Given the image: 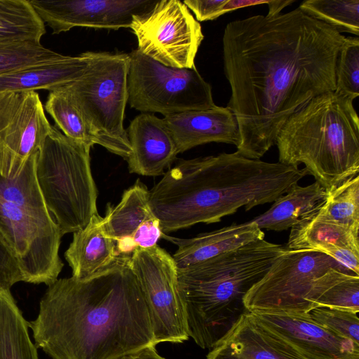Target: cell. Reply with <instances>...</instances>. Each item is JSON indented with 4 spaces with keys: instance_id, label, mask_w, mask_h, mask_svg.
I'll use <instances>...</instances> for the list:
<instances>
[{
    "instance_id": "obj_9",
    "label": "cell",
    "mask_w": 359,
    "mask_h": 359,
    "mask_svg": "<svg viewBox=\"0 0 359 359\" xmlns=\"http://www.w3.org/2000/svg\"><path fill=\"white\" fill-rule=\"evenodd\" d=\"M128 102L142 113L164 116L214 107L212 87L196 67H167L142 53H128Z\"/></svg>"
},
{
    "instance_id": "obj_23",
    "label": "cell",
    "mask_w": 359,
    "mask_h": 359,
    "mask_svg": "<svg viewBox=\"0 0 359 359\" xmlns=\"http://www.w3.org/2000/svg\"><path fill=\"white\" fill-rule=\"evenodd\" d=\"M263 214L250 220L260 229L280 231L292 228L322 205L327 192L318 182L294 185Z\"/></svg>"
},
{
    "instance_id": "obj_37",
    "label": "cell",
    "mask_w": 359,
    "mask_h": 359,
    "mask_svg": "<svg viewBox=\"0 0 359 359\" xmlns=\"http://www.w3.org/2000/svg\"><path fill=\"white\" fill-rule=\"evenodd\" d=\"M269 0H226L223 8V13L231 12L241 8L260 4H266Z\"/></svg>"
},
{
    "instance_id": "obj_36",
    "label": "cell",
    "mask_w": 359,
    "mask_h": 359,
    "mask_svg": "<svg viewBox=\"0 0 359 359\" xmlns=\"http://www.w3.org/2000/svg\"><path fill=\"white\" fill-rule=\"evenodd\" d=\"M118 359H166L161 356L156 349V345L145 346L138 351L128 353Z\"/></svg>"
},
{
    "instance_id": "obj_32",
    "label": "cell",
    "mask_w": 359,
    "mask_h": 359,
    "mask_svg": "<svg viewBox=\"0 0 359 359\" xmlns=\"http://www.w3.org/2000/svg\"><path fill=\"white\" fill-rule=\"evenodd\" d=\"M353 99L359 95V39L346 37L336 65V90Z\"/></svg>"
},
{
    "instance_id": "obj_4",
    "label": "cell",
    "mask_w": 359,
    "mask_h": 359,
    "mask_svg": "<svg viewBox=\"0 0 359 359\" xmlns=\"http://www.w3.org/2000/svg\"><path fill=\"white\" fill-rule=\"evenodd\" d=\"M285 247L262 239L184 269L178 288L189 337L212 348L245 313L244 297Z\"/></svg>"
},
{
    "instance_id": "obj_22",
    "label": "cell",
    "mask_w": 359,
    "mask_h": 359,
    "mask_svg": "<svg viewBox=\"0 0 359 359\" xmlns=\"http://www.w3.org/2000/svg\"><path fill=\"white\" fill-rule=\"evenodd\" d=\"M88 67L84 53L32 65L0 76V92L53 90L81 77Z\"/></svg>"
},
{
    "instance_id": "obj_26",
    "label": "cell",
    "mask_w": 359,
    "mask_h": 359,
    "mask_svg": "<svg viewBox=\"0 0 359 359\" xmlns=\"http://www.w3.org/2000/svg\"><path fill=\"white\" fill-rule=\"evenodd\" d=\"M306 301L310 310L325 306L359 312V276L330 268L313 281Z\"/></svg>"
},
{
    "instance_id": "obj_27",
    "label": "cell",
    "mask_w": 359,
    "mask_h": 359,
    "mask_svg": "<svg viewBox=\"0 0 359 359\" xmlns=\"http://www.w3.org/2000/svg\"><path fill=\"white\" fill-rule=\"evenodd\" d=\"M45 24L28 0H0V43H41Z\"/></svg>"
},
{
    "instance_id": "obj_38",
    "label": "cell",
    "mask_w": 359,
    "mask_h": 359,
    "mask_svg": "<svg viewBox=\"0 0 359 359\" xmlns=\"http://www.w3.org/2000/svg\"><path fill=\"white\" fill-rule=\"evenodd\" d=\"M294 0H273L268 1L269 12L267 17H273L279 15L281 11L286 6L294 2Z\"/></svg>"
},
{
    "instance_id": "obj_31",
    "label": "cell",
    "mask_w": 359,
    "mask_h": 359,
    "mask_svg": "<svg viewBox=\"0 0 359 359\" xmlns=\"http://www.w3.org/2000/svg\"><path fill=\"white\" fill-rule=\"evenodd\" d=\"M65 57V55L45 48L41 43L25 41L0 43V76Z\"/></svg>"
},
{
    "instance_id": "obj_7",
    "label": "cell",
    "mask_w": 359,
    "mask_h": 359,
    "mask_svg": "<svg viewBox=\"0 0 359 359\" xmlns=\"http://www.w3.org/2000/svg\"><path fill=\"white\" fill-rule=\"evenodd\" d=\"M90 148L53 126L38 151L37 182L46 208L62 236L84 229L98 213Z\"/></svg>"
},
{
    "instance_id": "obj_2",
    "label": "cell",
    "mask_w": 359,
    "mask_h": 359,
    "mask_svg": "<svg viewBox=\"0 0 359 359\" xmlns=\"http://www.w3.org/2000/svg\"><path fill=\"white\" fill-rule=\"evenodd\" d=\"M130 257L118 255L87 280L57 278L48 285L29 322L36 348L52 359H118L156 345Z\"/></svg>"
},
{
    "instance_id": "obj_1",
    "label": "cell",
    "mask_w": 359,
    "mask_h": 359,
    "mask_svg": "<svg viewBox=\"0 0 359 359\" xmlns=\"http://www.w3.org/2000/svg\"><path fill=\"white\" fill-rule=\"evenodd\" d=\"M345 39L299 8L226 25L223 64L231 91L226 107L241 138L236 152L259 159L292 114L313 97L336 90L337 60Z\"/></svg>"
},
{
    "instance_id": "obj_30",
    "label": "cell",
    "mask_w": 359,
    "mask_h": 359,
    "mask_svg": "<svg viewBox=\"0 0 359 359\" xmlns=\"http://www.w3.org/2000/svg\"><path fill=\"white\" fill-rule=\"evenodd\" d=\"M298 8L340 33L359 34V0H307Z\"/></svg>"
},
{
    "instance_id": "obj_13",
    "label": "cell",
    "mask_w": 359,
    "mask_h": 359,
    "mask_svg": "<svg viewBox=\"0 0 359 359\" xmlns=\"http://www.w3.org/2000/svg\"><path fill=\"white\" fill-rule=\"evenodd\" d=\"M53 126L36 91L0 92V174L19 175Z\"/></svg>"
},
{
    "instance_id": "obj_28",
    "label": "cell",
    "mask_w": 359,
    "mask_h": 359,
    "mask_svg": "<svg viewBox=\"0 0 359 359\" xmlns=\"http://www.w3.org/2000/svg\"><path fill=\"white\" fill-rule=\"evenodd\" d=\"M45 109L66 137L91 147L97 144L81 113L63 86L50 91Z\"/></svg>"
},
{
    "instance_id": "obj_34",
    "label": "cell",
    "mask_w": 359,
    "mask_h": 359,
    "mask_svg": "<svg viewBox=\"0 0 359 359\" xmlns=\"http://www.w3.org/2000/svg\"><path fill=\"white\" fill-rule=\"evenodd\" d=\"M20 281H22L20 268L9 250L0 240V286L11 288Z\"/></svg>"
},
{
    "instance_id": "obj_20",
    "label": "cell",
    "mask_w": 359,
    "mask_h": 359,
    "mask_svg": "<svg viewBox=\"0 0 359 359\" xmlns=\"http://www.w3.org/2000/svg\"><path fill=\"white\" fill-rule=\"evenodd\" d=\"M177 247L172 255L177 269H184L233 250L250 242L264 238V233L250 221L233 224L222 229L202 233L189 238L163 233L162 237Z\"/></svg>"
},
{
    "instance_id": "obj_11",
    "label": "cell",
    "mask_w": 359,
    "mask_h": 359,
    "mask_svg": "<svg viewBox=\"0 0 359 359\" xmlns=\"http://www.w3.org/2000/svg\"><path fill=\"white\" fill-rule=\"evenodd\" d=\"M129 264L149 310L154 344L188 340L178 269L172 256L158 245L137 248L130 255Z\"/></svg>"
},
{
    "instance_id": "obj_5",
    "label": "cell",
    "mask_w": 359,
    "mask_h": 359,
    "mask_svg": "<svg viewBox=\"0 0 359 359\" xmlns=\"http://www.w3.org/2000/svg\"><path fill=\"white\" fill-rule=\"evenodd\" d=\"M354 99L329 91L292 114L276 139L280 163L305 165L326 191L359 172V118Z\"/></svg>"
},
{
    "instance_id": "obj_29",
    "label": "cell",
    "mask_w": 359,
    "mask_h": 359,
    "mask_svg": "<svg viewBox=\"0 0 359 359\" xmlns=\"http://www.w3.org/2000/svg\"><path fill=\"white\" fill-rule=\"evenodd\" d=\"M327 192L325 201L315 214L359 230V175L346 180Z\"/></svg>"
},
{
    "instance_id": "obj_12",
    "label": "cell",
    "mask_w": 359,
    "mask_h": 359,
    "mask_svg": "<svg viewBox=\"0 0 359 359\" xmlns=\"http://www.w3.org/2000/svg\"><path fill=\"white\" fill-rule=\"evenodd\" d=\"M130 28L144 55L167 67H196L204 36L201 24L183 1L158 0L150 12L133 16Z\"/></svg>"
},
{
    "instance_id": "obj_24",
    "label": "cell",
    "mask_w": 359,
    "mask_h": 359,
    "mask_svg": "<svg viewBox=\"0 0 359 359\" xmlns=\"http://www.w3.org/2000/svg\"><path fill=\"white\" fill-rule=\"evenodd\" d=\"M359 230L323 219L313 212L291 228L286 248L318 251L329 245L359 251Z\"/></svg>"
},
{
    "instance_id": "obj_3",
    "label": "cell",
    "mask_w": 359,
    "mask_h": 359,
    "mask_svg": "<svg viewBox=\"0 0 359 359\" xmlns=\"http://www.w3.org/2000/svg\"><path fill=\"white\" fill-rule=\"evenodd\" d=\"M307 175L237 152L182 159L149 190V204L165 233L273 202Z\"/></svg>"
},
{
    "instance_id": "obj_6",
    "label": "cell",
    "mask_w": 359,
    "mask_h": 359,
    "mask_svg": "<svg viewBox=\"0 0 359 359\" xmlns=\"http://www.w3.org/2000/svg\"><path fill=\"white\" fill-rule=\"evenodd\" d=\"M37 153L13 179L0 174V240L16 261L22 281L47 286L64 266L62 235L48 212L36 176Z\"/></svg>"
},
{
    "instance_id": "obj_18",
    "label": "cell",
    "mask_w": 359,
    "mask_h": 359,
    "mask_svg": "<svg viewBox=\"0 0 359 359\" xmlns=\"http://www.w3.org/2000/svg\"><path fill=\"white\" fill-rule=\"evenodd\" d=\"M207 359H304L250 312L243 313Z\"/></svg>"
},
{
    "instance_id": "obj_21",
    "label": "cell",
    "mask_w": 359,
    "mask_h": 359,
    "mask_svg": "<svg viewBox=\"0 0 359 359\" xmlns=\"http://www.w3.org/2000/svg\"><path fill=\"white\" fill-rule=\"evenodd\" d=\"M102 219L97 213L84 229L73 233L65 258L75 279L84 280L100 273L120 255L116 242L104 232Z\"/></svg>"
},
{
    "instance_id": "obj_35",
    "label": "cell",
    "mask_w": 359,
    "mask_h": 359,
    "mask_svg": "<svg viewBox=\"0 0 359 359\" xmlns=\"http://www.w3.org/2000/svg\"><path fill=\"white\" fill-rule=\"evenodd\" d=\"M226 0H185L183 3L191 10L198 22L215 20L222 15Z\"/></svg>"
},
{
    "instance_id": "obj_33",
    "label": "cell",
    "mask_w": 359,
    "mask_h": 359,
    "mask_svg": "<svg viewBox=\"0 0 359 359\" xmlns=\"http://www.w3.org/2000/svg\"><path fill=\"white\" fill-rule=\"evenodd\" d=\"M307 314L313 322L326 330L359 344L358 312L318 306L310 310Z\"/></svg>"
},
{
    "instance_id": "obj_17",
    "label": "cell",
    "mask_w": 359,
    "mask_h": 359,
    "mask_svg": "<svg viewBox=\"0 0 359 359\" xmlns=\"http://www.w3.org/2000/svg\"><path fill=\"white\" fill-rule=\"evenodd\" d=\"M126 132L131 147L126 160L129 172L150 177L164 175L179 153L163 119L141 113L130 122Z\"/></svg>"
},
{
    "instance_id": "obj_15",
    "label": "cell",
    "mask_w": 359,
    "mask_h": 359,
    "mask_svg": "<svg viewBox=\"0 0 359 359\" xmlns=\"http://www.w3.org/2000/svg\"><path fill=\"white\" fill-rule=\"evenodd\" d=\"M149 189L140 180L126 189L116 205L107 204L102 219L105 235L116 244L119 255L157 245L162 237L159 220L149 204Z\"/></svg>"
},
{
    "instance_id": "obj_19",
    "label": "cell",
    "mask_w": 359,
    "mask_h": 359,
    "mask_svg": "<svg viewBox=\"0 0 359 359\" xmlns=\"http://www.w3.org/2000/svg\"><path fill=\"white\" fill-rule=\"evenodd\" d=\"M163 119L175 142L178 153L209 142L236 147L240 143L237 120L227 107L216 105L208 109L166 116Z\"/></svg>"
},
{
    "instance_id": "obj_25",
    "label": "cell",
    "mask_w": 359,
    "mask_h": 359,
    "mask_svg": "<svg viewBox=\"0 0 359 359\" xmlns=\"http://www.w3.org/2000/svg\"><path fill=\"white\" fill-rule=\"evenodd\" d=\"M28 328L11 288L0 286V359H39Z\"/></svg>"
},
{
    "instance_id": "obj_16",
    "label": "cell",
    "mask_w": 359,
    "mask_h": 359,
    "mask_svg": "<svg viewBox=\"0 0 359 359\" xmlns=\"http://www.w3.org/2000/svg\"><path fill=\"white\" fill-rule=\"evenodd\" d=\"M252 313L304 359H359V344L326 330L308 314Z\"/></svg>"
},
{
    "instance_id": "obj_10",
    "label": "cell",
    "mask_w": 359,
    "mask_h": 359,
    "mask_svg": "<svg viewBox=\"0 0 359 359\" xmlns=\"http://www.w3.org/2000/svg\"><path fill=\"white\" fill-rule=\"evenodd\" d=\"M330 268L353 273L320 252L286 248L248 292L245 307L250 313L307 314L310 308L306 297L313 281Z\"/></svg>"
},
{
    "instance_id": "obj_8",
    "label": "cell",
    "mask_w": 359,
    "mask_h": 359,
    "mask_svg": "<svg viewBox=\"0 0 359 359\" xmlns=\"http://www.w3.org/2000/svg\"><path fill=\"white\" fill-rule=\"evenodd\" d=\"M87 69L63 87L81 113L97 144L128 158L131 147L123 126L128 102V53L85 52Z\"/></svg>"
},
{
    "instance_id": "obj_14",
    "label": "cell",
    "mask_w": 359,
    "mask_h": 359,
    "mask_svg": "<svg viewBox=\"0 0 359 359\" xmlns=\"http://www.w3.org/2000/svg\"><path fill=\"white\" fill-rule=\"evenodd\" d=\"M158 0H30L54 34L76 27L130 28L133 16L150 12Z\"/></svg>"
}]
</instances>
